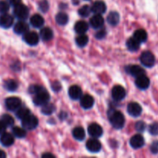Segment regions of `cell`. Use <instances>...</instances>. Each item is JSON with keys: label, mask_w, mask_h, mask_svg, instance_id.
<instances>
[{"label": "cell", "mask_w": 158, "mask_h": 158, "mask_svg": "<svg viewBox=\"0 0 158 158\" xmlns=\"http://www.w3.org/2000/svg\"><path fill=\"white\" fill-rule=\"evenodd\" d=\"M29 114H30V111H29V110L28 108L21 107V106L17 110L16 113H15V115H16L17 118L20 119V120H23L25 117L29 116Z\"/></svg>", "instance_id": "obj_33"}, {"label": "cell", "mask_w": 158, "mask_h": 158, "mask_svg": "<svg viewBox=\"0 0 158 158\" xmlns=\"http://www.w3.org/2000/svg\"><path fill=\"white\" fill-rule=\"evenodd\" d=\"M126 71L135 78L145 74V70L138 65H131L126 67Z\"/></svg>", "instance_id": "obj_12"}, {"label": "cell", "mask_w": 158, "mask_h": 158, "mask_svg": "<svg viewBox=\"0 0 158 158\" xmlns=\"http://www.w3.org/2000/svg\"><path fill=\"white\" fill-rule=\"evenodd\" d=\"M39 9L43 12H46L49 9V3L46 0H42L39 3Z\"/></svg>", "instance_id": "obj_39"}, {"label": "cell", "mask_w": 158, "mask_h": 158, "mask_svg": "<svg viewBox=\"0 0 158 158\" xmlns=\"http://www.w3.org/2000/svg\"><path fill=\"white\" fill-rule=\"evenodd\" d=\"M136 86L140 89H146L150 86V80L145 74L136 78Z\"/></svg>", "instance_id": "obj_18"}, {"label": "cell", "mask_w": 158, "mask_h": 158, "mask_svg": "<svg viewBox=\"0 0 158 158\" xmlns=\"http://www.w3.org/2000/svg\"><path fill=\"white\" fill-rule=\"evenodd\" d=\"M91 9H92V12L94 13L102 15V14L106 12V6L104 2L101 1V0H98V1L94 2L92 7H91Z\"/></svg>", "instance_id": "obj_19"}, {"label": "cell", "mask_w": 158, "mask_h": 158, "mask_svg": "<svg viewBox=\"0 0 158 158\" xmlns=\"http://www.w3.org/2000/svg\"><path fill=\"white\" fill-rule=\"evenodd\" d=\"M91 12H92L91 7H89V6H87V5L82 6L78 11L79 15H80L81 17H83V18H86V17L89 16Z\"/></svg>", "instance_id": "obj_34"}, {"label": "cell", "mask_w": 158, "mask_h": 158, "mask_svg": "<svg viewBox=\"0 0 158 158\" xmlns=\"http://www.w3.org/2000/svg\"><path fill=\"white\" fill-rule=\"evenodd\" d=\"M89 29V25L86 21L80 20L76 23L74 26V29L77 34H84L86 33Z\"/></svg>", "instance_id": "obj_22"}, {"label": "cell", "mask_w": 158, "mask_h": 158, "mask_svg": "<svg viewBox=\"0 0 158 158\" xmlns=\"http://www.w3.org/2000/svg\"><path fill=\"white\" fill-rule=\"evenodd\" d=\"M40 37L45 42L50 41L53 38V31L49 27H44L40 30Z\"/></svg>", "instance_id": "obj_24"}, {"label": "cell", "mask_w": 158, "mask_h": 158, "mask_svg": "<svg viewBox=\"0 0 158 158\" xmlns=\"http://www.w3.org/2000/svg\"><path fill=\"white\" fill-rule=\"evenodd\" d=\"M140 61L146 67H152L155 64V57L150 51H145L140 56Z\"/></svg>", "instance_id": "obj_4"}, {"label": "cell", "mask_w": 158, "mask_h": 158, "mask_svg": "<svg viewBox=\"0 0 158 158\" xmlns=\"http://www.w3.org/2000/svg\"><path fill=\"white\" fill-rule=\"evenodd\" d=\"M42 157H54V155H52V154H49V153H46L42 155Z\"/></svg>", "instance_id": "obj_47"}, {"label": "cell", "mask_w": 158, "mask_h": 158, "mask_svg": "<svg viewBox=\"0 0 158 158\" xmlns=\"http://www.w3.org/2000/svg\"><path fill=\"white\" fill-rule=\"evenodd\" d=\"M134 37L136 40H138L140 43H144L147 40V39H148V33H147V32L144 29H137L134 32Z\"/></svg>", "instance_id": "obj_29"}, {"label": "cell", "mask_w": 158, "mask_h": 158, "mask_svg": "<svg viewBox=\"0 0 158 158\" xmlns=\"http://www.w3.org/2000/svg\"><path fill=\"white\" fill-rule=\"evenodd\" d=\"M79 2H80V0H73V3L74 5H78Z\"/></svg>", "instance_id": "obj_49"}, {"label": "cell", "mask_w": 158, "mask_h": 158, "mask_svg": "<svg viewBox=\"0 0 158 158\" xmlns=\"http://www.w3.org/2000/svg\"><path fill=\"white\" fill-rule=\"evenodd\" d=\"M1 120L5 123L7 127H12L14 124V119L12 116L9 115V114H4L2 116Z\"/></svg>", "instance_id": "obj_36"}, {"label": "cell", "mask_w": 158, "mask_h": 158, "mask_svg": "<svg viewBox=\"0 0 158 158\" xmlns=\"http://www.w3.org/2000/svg\"><path fill=\"white\" fill-rule=\"evenodd\" d=\"M89 42V37L86 34H79L78 36L76 38V43L79 47H84Z\"/></svg>", "instance_id": "obj_30"}, {"label": "cell", "mask_w": 158, "mask_h": 158, "mask_svg": "<svg viewBox=\"0 0 158 158\" xmlns=\"http://www.w3.org/2000/svg\"><path fill=\"white\" fill-rule=\"evenodd\" d=\"M42 106H43V107H42L41 112L43 113L44 115H50V114H52L56 110L55 106H54L52 103H49V102Z\"/></svg>", "instance_id": "obj_32"}, {"label": "cell", "mask_w": 158, "mask_h": 158, "mask_svg": "<svg viewBox=\"0 0 158 158\" xmlns=\"http://www.w3.org/2000/svg\"><path fill=\"white\" fill-rule=\"evenodd\" d=\"M13 29L14 32L18 35H24L29 31V25L24 20H20L15 23Z\"/></svg>", "instance_id": "obj_17"}, {"label": "cell", "mask_w": 158, "mask_h": 158, "mask_svg": "<svg viewBox=\"0 0 158 158\" xmlns=\"http://www.w3.org/2000/svg\"><path fill=\"white\" fill-rule=\"evenodd\" d=\"M15 139L12 134L9 133H3L0 137V143L4 147H10L14 143Z\"/></svg>", "instance_id": "obj_21"}, {"label": "cell", "mask_w": 158, "mask_h": 158, "mask_svg": "<svg viewBox=\"0 0 158 158\" xmlns=\"http://www.w3.org/2000/svg\"><path fill=\"white\" fill-rule=\"evenodd\" d=\"M6 157V154L3 151L0 150V158H5Z\"/></svg>", "instance_id": "obj_48"}, {"label": "cell", "mask_w": 158, "mask_h": 158, "mask_svg": "<svg viewBox=\"0 0 158 158\" xmlns=\"http://www.w3.org/2000/svg\"><path fill=\"white\" fill-rule=\"evenodd\" d=\"M52 89H53V91H56V92L60 91V89H61V86H60V83H58V82H55V83H52Z\"/></svg>", "instance_id": "obj_45"}, {"label": "cell", "mask_w": 158, "mask_h": 158, "mask_svg": "<svg viewBox=\"0 0 158 158\" xmlns=\"http://www.w3.org/2000/svg\"><path fill=\"white\" fill-rule=\"evenodd\" d=\"M9 6L8 2L6 1H0V14L7 13L8 11L9 10Z\"/></svg>", "instance_id": "obj_37"}, {"label": "cell", "mask_w": 158, "mask_h": 158, "mask_svg": "<svg viewBox=\"0 0 158 158\" xmlns=\"http://www.w3.org/2000/svg\"><path fill=\"white\" fill-rule=\"evenodd\" d=\"M94 98L89 94H85L80 98V105L83 109L89 110L94 106Z\"/></svg>", "instance_id": "obj_16"}, {"label": "cell", "mask_w": 158, "mask_h": 158, "mask_svg": "<svg viewBox=\"0 0 158 158\" xmlns=\"http://www.w3.org/2000/svg\"><path fill=\"white\" fill-rule=\"evenodd\" d=\"M6 127H7L5 125V123H3L2 120H0V135H2L3 133L6 132Z\"/></svg>", "instance_id": "obj_46"}, {"label": "cell", "mask_w": 158, "mask_h": 158, "mask_svg": "<svg viewBox=\"0 0 158 158\" xmlns=\"http://www.w3.org/2000/svg\"><path fill=\"white\" fill-rule=\"evenodd\" d=\"M4 88L6 90L13 92L18 88V83L13 80H7L4 82Z\"/></svg>", "instance_id": "obj_31"}, {"label": "cell", "mask_w": 158, "mask_h": 158, "mask_svg": "<svg viewBox=\"0 0 158 158\" xmlns=\"http://www.w3.org/2000/svg\"><path fill=\"white\" fill-rule=\"evenodd\" d=\"M6 106L9 110L16 111L21 106L22 101L19 97H11L6 100Z\"/></svg>", "instance_id": "obj_6"}, {"label": "cell", "mask_w": 158, "mask_h": 158, "mask_svg": "<svg viewBox=\"0 0 158 158\" xmlns=\"http://www.w3.org/2000/svg\"><path fill=\"white\" fill-rule=\"evenodd\" d=\"M13 14L19 19L26 20L29 15V8L25 5L19 4L14 7Z\"/></svg>", "instance_id": "obj_2"}, {"label": "cell", "mask_w": 158, "mask_h": 158, "mask_svg": "<svg viewBox=\"0 0 158 158\" xmlns=\"http://www.w3.org/2000/svg\"><path fill=\"white\" fill-rule=\"evenodd\" d=\"M127 113L131 117H139L142 113L141 106L137 102H131L127 106Z\"/></svg>", "instance_id": "obj_10"}, {"label": "cell", "mask_w": 158, "mask_h": 158, "mask_svg": "<svg viewBox=\"0 0 158 158\" xmlns=\"http://www.w3.org/2000/svg\"><path fill=\"white\" fill-rule=\"evenodd\" d=\"M49 99H50V97H49V93L46 89H43L38 94H35V97L33 98V103L36 106H43L49 102Z\"/></svg>", "instance_id": "obj_3"}, {"label": "cell", "mask_w": 158, "mask_h": 158, "mask_svg": "<svg viewBox=\"0 0 158 158\" xmlns=\"http://www.w3.org/2000/svg\"><path fill=\"white\" fill-rule=\"evenodd\" d=\"M7 2H9V4L10 5V6L15 7V6H18V5L21 4L22 0H7Z\"/></svg>", "instance_id": "obj_44"}, {"label": "cell", "mask_w": 158, "mask_h": 158, "mask_svg": "<svg viewBox=\"0 0 158 158\" xmlns=\"http://www.w3.org/2000/svg\"><path fill=\"white\" fill-rule=\"evenodd\" d=\"M144 138L141 134H136V135L133 136L130 140V144L134 149L141 148L144 145Z\"/></svg>", "instance_id": "obj_13"}, {"label": "cell", "mask_w": 158, "mask_h": 158, "mask_svg": "<svg viewBox=\"0 0 158 158\" xmlns=\"http://www.w3.org/2000/svg\"><path fill=\"white\" fill-rule=\"evenodd\" d=\"M68 21H69V16L65 12H59L56 15V22L58 25L60 26H65L67 24Z\"/></svg>", "instance_id": "obj_28"}, {"label": "cell", "mask_w": 158, "mask_h": 158, "mask_svg": "<svg viewBox=\"0 0 158 158\" xmlns=\"http://www.w3.org/2000/svg\"><path fill=\"white\" fill-rule=\"evenodd\" d=\"M148 131H149L150 134L152 135H158V123H154L150 125Z\"/></svg>", "instance_id": "obj_40"}, {"label": "cell", "mask_w": 158, "mask_h": 158, "mask_svg": "<svg viewBox=\"0 0 158 158\" xmlns=\"http://www.w3.org/2000/svg\"><path fill=\"white\" fill-rule=\"evenodd\" d=\"M135 128L138 132H143L146 129V123L143 121H138L136 123Z\"/></svg>", "instance_id": "obj_41"}, {"label": "cell", "mask_w": 158, "mask_h": 158, "mask_svg": "<svg viewBox=\"0 0 158 158\" xmlns=\"http://www.w3.org/2000/svg\"><path fill=\"white\" fill-rule=\"evenodd\" d=\"M69 96L72 100H80L82 96H83L81 88L79 86H77V85H73V86H70L69 89Z\"/></svg>", "instance_id": "obj_20"}, {"label": "cell", "mask_w": 158, "mask_h": 158, "mask_svg": "<svg viewBox=\"0 0 158 158\" xmlns=\"http://www.w3.org/2000/svg\"><path fill=\"white\" fill-rule=\"evenodd\" d=\"M39 124V120L34 115L29 114L26 117L22 120V125L23 127L26 130H33L37 127Z\"/></svg>", "instance_id": "obj_5"}, {"label": "cell", "mask_w": 158, "mask_h": 158, "mask_svg": "<svg viewBox=\"0 0 158 158\" xmlns=\"http://www.w3.org/2000/svg\"><path fill=\"white\" fill-rule=\"evenodd\" d=\"M106 20H107V23L110 26H117L119 23V22H120V15H119L118 12L113 11V12H110Z\"/></svg>", "instance_id": "obj_27"}, {"label": "cell", "mask_w": 158, "mask_h": 158, "mask_svg": "<svg viewBox=\"0 0 158 158\" xmlns=\"http://www.w3.org/2000/svg\"><path fill=\"white\" fill-rule=\"evenodd\" d=\"M89 24L95 29H101L104 24V19L100 14H95L89 19Z\"/></svg>", "instance_id": "obj_15"}, {"label": "cell", "mask_w": 158, "mask_h": 158, "mask_svg": "<svg viewBox=\"0 0 158 158\" xmlns=\"http://www.w3.org/2000/svg\"><path fill=\"white\" fill-rule=\"evenodd\" d=\"M86 149L91 153H98L101 150V143L97 138H90L86 143Z\"/></svg>", "instance_id": "obj_8"}, {"label": "cell", "mask_w": 158, "mask_h": 158, "mask_svg": "<svg viewBox=\"0 0 158 158\" xmlns=\"http://www.w3.org/2000/svg\"><path fill=\"white\" fill-rule=\"evenodd\" d=\"M73 137L79 141H82L86 137V133L84 129L81 127H77L73 131Z\"/></svg>", "instance_id": "obj_25"}, {"label": "cell", "mask_w": 158, "mask_h": 158, "mask_svg": "<svg viewBox=\"0 0 158 158\" xmlns=\"http://www.w3.org/2000/svg\"><path fill=\"white\" fill-rule=\"evenodd\" d=\"M14 22L13 17L7 13L0 15V26L3 29H9L12 26Z\"/></svg>", "instance_id": "obj_14"}, {"label": "cell", "mask_w": 158, "mask_h": 158, "mask_svg": "<svg viewBox=\"0 0 158 158\" xmlns=\"http://www.w3.org/2000/svg\"><path fill=\"white\" fill-rule=\"evenodd\" d=\"M43 89H44V88H43V86H40V85H32V86H29V92L32 94H38L39 92H40L41 90H43Z\"/></svg>", "instance_id": "obj_38"}, {"label": "cell", "mask_w": 158, "mask_h": 158, "mask_svg": "<svg viewBox=\"0 0 158 158\" xmlns=\"http://www.w3.org/2000/svg\"><path fill=\"white\" fill-rule=\"evenodd\" d=\"M12 134L18 138H23L26 137V131H25V128L15 127L12 128Z\"/></svg>", "instance_id": "obj_35"}, {"label": "cell", "mask_w": 158, "mask_h": 158, "mask_svg": "<svg viewBox=\"0 0 158 158\" xmlns=\"http://www.w3.org/2000/svg\"><path fill=\"white\" fill-rule=\"evenodd\" d=\"M109 120L115 129H121L124 127L125 117L120 111L111 110L109 112Z\"/></svg>", "instance_id": "obj_1"}, {"label": "cell", "mask_w": 158, "mask_h": 158, "mask_svg": "<svg viewBox=\"0 0 158 158\" xmlns=\"http://www.w3.org/2000/svg\"><path fill=\"white\" fill-rule=\"evenodd\" d=\"M106 35V32L105 29H100L98 32L96 33V38L99 39V40H102V39L104 38Z\"/></svg>", "instance_id": "obj_43"}, {"label": "cell", "mask_w": 158, "mask_h": 158, "mask_svg": "<svg viewBox=\"0 0 158 158\" xmlns=\"http://www.w3.org/2000/svg\"><path fill=\"white\" fill-rule=\"evenodd\" d=\"M23 40L29 46H35L38 44L40 37L35 32L33 31H28L23 35Z\"/></svg>", "instance_id": "obj_7"}, {"label": "cell", "mask_w": 158, "mask_h": 158, "mask_svg": "<svg viewBox=\"0 0 158 158\" xmlns=\"http://www.w3.org/2000/svg\"><path fill=\"white\" fill-rule=\"evenodd\" d=\"M112 97L116 101H120L123 100L126 97V90L124 88L121 86H115L112 89Z\"/></svg>", "instance_id": "obj_9"}, {"label": "cell", "mask_w": 158, "mask_h": 158, "mask_svg": "<svg viewBox=\"0 0 158 158\" xmlns=\"http://www.w3.org/2000/svg\"><path fill=\"white\" fill-rule=\"evenodd\" d=\"M140 43L138 41V40H136L134 37H132V38H130L129 40L127 41V47L131 52H135V51H137L140 48Z\"/></svg>", "instance_id": "obj_26"}, {"label": "cell", "mask_w": 158, "mask_h": 158, "mask_svg": "<svg viewBox=\"0 0 158 158\" xmlns=\"http://www.w3.org/2000/svg\"><path fill=\"white\" fill-rule=\"evenodd\" d=\"M103 128L98 123H92L88 127V134L94 138H98V137H101L103 135Z\"/></svg>", "instance_id": "obj_11"}, {"label": "cell", "mask_w": 158, "mask_h": 158, "mask_svg": "<svg viewBox=\"0 0 158 158\" xmlns=\"http://www.w3.org/2000/svg\"><path fill=\"white\" fill-rule=\"evenodd\" d=\"M151 151L153 154H158V141H154L151 145Z\"/></svg>", "instance_id": "obj_42"}, {"label": "cell", "mask_w": 158, "mask_h": 158, "mask_svg": "<svg viewBox=\"0 0 158 158\" xmlns=\"http://www.w3.org/2000/svg\"><path fill=\"white\" fill-rule=\"evenodd\" d=\"M44 19L40 14H35L30 18V24L34 28H41L44 25Z\"/></svg>", "instance_id": "obj_23"}, {"label": "cell", "mask_w": 158, "mask_h": 158, "mask_svg": "<svg viewBox=\"0 0 158 158\" xmlns=\"http://www.w3.org/2000/svg\"><path fill=\"white\" fill-rule=\"evenodd\" d=\"M85 1H90V0H85Z\"/></svg>", "instance_id": "obj_50"}]
</instances>
